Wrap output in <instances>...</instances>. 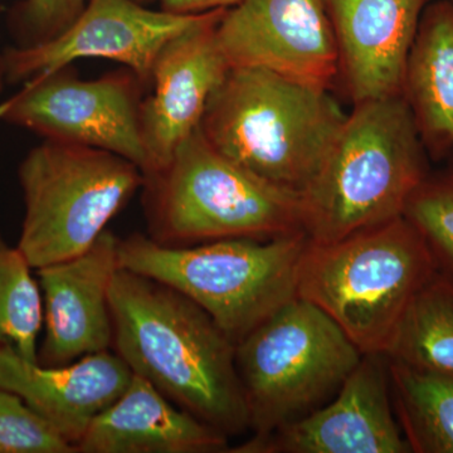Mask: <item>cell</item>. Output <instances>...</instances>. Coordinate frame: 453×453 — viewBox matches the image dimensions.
I'll return each mask as SVG.
<instances>
[{"label":"cell","instance_id":"cell-1","mask_svg":"<svg viewBox=\"0 0 453 453\" xmlns=\"http://www.w3.org/2000/svg\"><path fill=\"white\" fill-rule=\"evenodd\" d=\"M112 348L133 374L228 437L250 429L235 342L186 295L118 268L110 290Z\"/></svg>","mask_w":453,"mask_h":453},{"label":"cell","instance_id":"cell-2","mask_svg":"<svg viewBox=\"0 0 453 453\" xmlns=\"http://www.w3.org/2000/svg\"><path fill=\"white\" fill-rule=\"evenodd\" d=\"M425 150L403 95L354 104L301 196L310 241L338 242L403 217L427 179Z\"/></svg>","mask_w":453,"mask_h":453},{"label":"cell","instance_id":"cell-3","mask_svg":"<svg viewBox=\"0 0 453 453\" xmlns=\"http://www.w3.org/2000/svg\"><path fill=\"white\" fill-rule=\"evenodd\" d=\"M345 118L329 88L232 65L211 92L199 129L228 159L301 196Z\"/></svg>","mask_w":453,"mask_h":453},{"label":"cell","instance_id":"cell-4","mask_svg":"<svg viewBox=\"0 0 453 453\" xmlns=\"http://www.w3.org/2000/svg\"><path fill=\"white\" fill-rule=\"evenodd\" d=\"M310 242L303 231L268 240L228 238L190 246H164L135 234L119 238V267L186 295L237 345L297 297Z\"/></svg>","mask_w":453,"mask_h":453},{"label":"cell","instance_id":"cell-5","mask_svg":"<svg viewBox=\"0 0 453 453\" xmlns=\"http://www.w3.org/2000/svg\"><path fill=\"white\" fill-rule=\"evenodd\" d=\"M142 188L148 235L164 246L303 231L301 196L220 154L199 127Z\"/></svg>","mask_w":453,"mask_h":453},{"label":"cell","instance_id":"cell-6","mask_svg":"<svg viewBox=\"0 0 453 453\" xmlns=\"http://www.w3.org/2000/svg\"><path fill=\"white\" fill-rule=\"evenodd\" d=\"M436 259L405 217L329 244L310 242L297 296L330 316L363 354H384Z\"/></svg>","mask_w":453,"mask_h":453},{"label":"cell","instance_id":"cell-7","mask_svg":"<svg viewBox=\"0 0 453 453\" xmlns=\"http://www.w3.org/2000/svg\"><path fill=\"white\" fill-rule=\"evenodd\" d=\"M338 324L297 296L235 345L250 431L266 437L327 403L362 360Z\"/></svg>","mask_w":453,"mask_h":453},{"label":"cell","instance_id":"cell-8","mask_svg":"<svg viewBox=\"0 0 453 453\" xmlns=\"http://www.w3.org/2000/svg\"><path fill=\"white\" fill-rule=\"evenodd\" d=\"M18 177L26 211L17 247L35 270L88 251L145 181L120 155L47 139Z\"/></svg>","mask_w":453,"mask_h":453},{"label":"cell","instance_id":"cell-9","mask_svg":"<svg viewBox=\"0 0 453 453\" xmlns=\"http://www.w3.org/2000/svg\"><path fill=\"white\" fill-rule=\"evenodd\" d=\"M129 68L81 80L71 68L35 77L0 104V120L47 140L101 149L148 168L142 129V86Z\"/></svg>","mask_w":453,"mask_h":453},{"label":"cell","instance_id":"cell-10","mask_svg":"<svg viewBox=\"0 0 453 453\" xmlns=\"http://www.w3.org/2000/svg\"><path fill=\"white\" fill-rule=\"evenodd\" d=\"M207 14L151 11L135 0H88L81 14L56 37L8 50L5 79L26 82L76 59L106 58L129 68L142 83H150L155 59L166 42Z\"/></svg>","mask_w":453,"mask_h":453},{"label":"cell","instance_id":"cell-11","mask_svg":"<svg viewBox=\"0 0 453 453\" xmlns=\"http://www.w3.org/2000/svg\"><path fill=\"white\" fill-rule=\"evenodd\" d=\"M229 65L273 71L329 88L340 71L326 0H242L216 29Z\"/></svg>","mask_w":453,"mask_h":453},{"label":"cell","instance_id":"cell-12","mask_svg":"<svg viewBox=\"0 0 453 453\" xmlns=\"http://www.w3.org/2000/svg\"><path fill=\"white\" fill-rule=\"evenodd\" d=\"M241 453H410L390 392L384 354H363L327 403L266 437L252 438Z\"/></svg>","mask_w":453,"mask_h":453},{"label":"cell","instance_id":"cell-13","mask_svg":"<svg viewBox=\"0 0 453 453\" xmlns=\"http://www.w3.org/2000/svg\"><path fill=\"white\" fill-rule=\"evenodd\" d=\"M225 12H208L198 25L166 42L155 59L153 91L140 105L148 157L144 178L165 168L181 142L199 127L211 92L231 67L216 33Z\"/></svg>","mask_w":453,"mask_h":453},{"label":"cell","instance_id":"cell-14","mask_svg":"<svg viewBox=\"0 0 453 453\" xmlns=\"http://www.w3.org/2000/svg\"><path fill=\"white\" fill-rule=\"evenodd\" d=\"M119 237L109 229L73 258L38 268L44 338L38 363L70 365L112 347L110 290L119 268Z\"/></svg>","mask_w":453,"mask_h":453},{"label":"cell","instance_id":"cell-15","mask_svg":"<svg viewBox=\"0 0 453 453\" xmlns=\"http://www.w3.org/2000/svg\"><path fill=\"white\" fill-rule=\"evenodd\" d=\"M428 2L326 0L354 104L403 95L408 57Z\"/></svg>","mask_w":453,"mask_h":453},{"label":"cell","instance_id":"cell-16","mask_svg":"<svg viewBox=\"0 0 453 453\" xmlns=\"http://www.w3.org/2000/svg\"><path fill=\"white\" fill-rule=\"evenodd\" d=\"M131 378L129 365L115 351L46 366L0 347V388L19 395L76 449L92 421L122 395Z\"/></svg>","mask_w":453,"mask_h":453},{"label":"cell","instance_id":"cell-17","mask_svg":"<svg viewBox=\"0 0 453 453\" xmlns=\"http://www.w3.org/2000/svg\"><path fill=\"white\" fill-rule=\"evenodd\" d=\"M228 438L133 374L89 425L77 453H220L231 451Z\"/></svg>","mask_w":453,"mask_h":453},{"label":"cell","instance_id":"cell-18","mask_svg":"<svg viewBox=\"0 0 453 453\" xmlns=\"http://www.w3.org/2000/svg\"><path fill=\"white\" fill-rule=\"evenodd\" d=\"M403 96L423 145L434 157L453 150V2L423 11L405 68Z\"/></svg>","mask_w":453,"mask_h":453},{"label":"cell","instance_id":"cell-19","mask_svg":"<svg viewBox=\"0 0 453 453\" xmlns=\"http://www.w3.org/2000/svg\"><path fill=\"white\" fill-rule=\"evenodd\" d=\"M384 356L421 371L453 374V279L436 271L405 310Z\"/></svg>","mask_w":453,"mask_h":453},{"label":"cell","instance_id":"cell-20","mask_svg":"<svg viewBox=\"0 0 453 453\" xmlns=\"http://www.w3.org/2000/svg\"><path fill=\"white\" fill-rule=\"evenodd\" d=\"M388 363L393 407L411 451L453 453V374Z\"/></svg>","mask_w":453,"mask_h":453},{"label":"cell","instance_id":"cell-21","mask_svg":"<svg viewBox=\"0 0 453 453\" xmlns=\"http://www.w3.org/2000/svg\"><path fill=\"white\" fill-rule=\"evenodd\" d=\"M31 270L22 251L0 234V347L38 362L43 299Z\"/></svg>","mask_w":453,"mask_h":453},{"label":"cell","instance_id":"cell-22","mask_svg":"<svg viewBox=\"0 0 453 453\" xmlns=\"http://www.w3.org/2000/svg\"><path fill=\"white\" fill-rule=\"evenodd\" d=\"M404 217L425 238L438 271L453 279V175L427 177L411 196Z\"/></svg>","mask_w":453,"mask_h":453},{"label":"cell","instance_id":"cell-23","mask_svg":"<svg viewBox=\"0 0 453 453\" xmlns=\"http://www.w3.org/2000/svg\"><path fill=\"white\" fill-rule=\"evenodd\" d=\"M0 453H77V449L19 395L0 388Z\"/></svg>","mask_w":453,"mask_h":453},{"label":"cell","instance_id":"cell-24","mask_svg":"<svg viewBox=\"0 0 453 453\" xmlns=\"http://www.w3.org/2000/svg\"><path fill=\"white\" fill-rule=\"evenodd\" d=\"M86 0H26L18 11L22 46L41 43L64 32L81 14Z\"/></svg>","mask_w":453,"mask_h":453},{"label":"cell","instance_id":"cell-25","mask_svg":"<svg viewBox=\"0 0 453 453\" xmlns=\"http://www.w3.org/2000/svg\"><path fill=\"white\" fill-rule=\"evenodd\" d=\"M242 0H162L163 11L175 14H199L216 9H229Z\"/></svg>","mask_w":453,"mask_h":453},{"label":"cell","instance_id":"cell-26","mask_svg":"<svg viewBox=\"0 0 453 453\" xmlns=\"http://www.w3.org/2000/svg\"><path fill=\"white\" fill-rule=\"evenodd\" d=\"M5 79L4 55H0V91H2L3 81Z\"/></svg>","mask_w":453,"mask_h":453},{"label":"cell","instance_id":"cell-27","mask_svg":"<svg viewBox=\"0 0 453 453\" xmlns=\"http://www.w3.org/2000/svg\"><path fill=\"white\" fill-rule=\"evenodd\" d=\"M135 2L140 3V4L144 5L146 2H149V0H135Z\"/></svg>","mask_w":453,"mask_h":453},{"label":"cell","instance_id":"cell-28","mask_svg":"<svg viewBox=\"0 0 453 453\" xmlns=\"http://www.w3.org/2000/svg\"><path fill=\"white\" fill-rule=\"evenodd\" d=\"M452 2H453V0H452Z\"/></svg>","mask_w":453,"mask_h":453}]
</instances>
